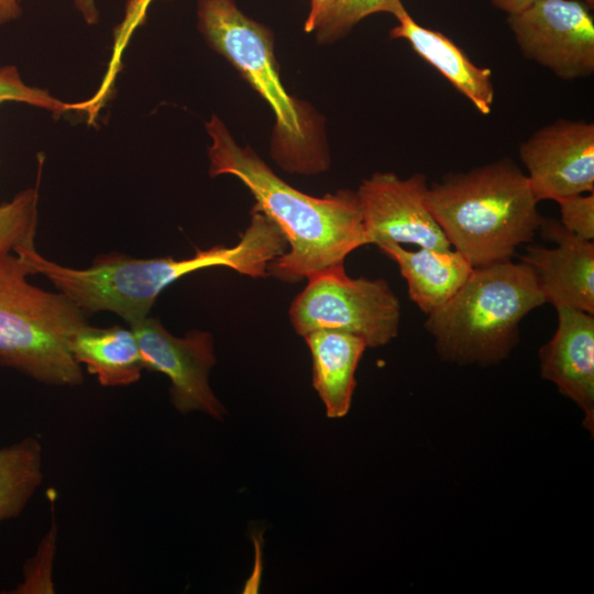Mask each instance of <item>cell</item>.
<instances>
[{"mask_svg": "<svg viewBox=\"0 0 594 594\" xmlns=\"http://www.w3.org/2000/svg\"><path fill=\"white\" fill-rule=\"evenodd\" d=\"M212 176L233 175L254 196V207L279 228L285 253L270 262L267 274L285 283L300 282L320 270L343 264L351 252L369 244L352 190L311 197L279 178L251 148L240 147L217 119L207 125Z\"/></svg>", "mask_w": 594, "mask_h": 594, "instance_id": "6da1fadb", "label": "cell"}, {"mask_svg": "<svg viewBox=\"0 0 594 594\" xmlns=\"http://www.w3.org/2000/svg\"><path fill=\"white\" fill-rule=\"evenodd\" d=\"M426 200L452 249L474 267L510 260L542 219L526 174L507 157L447 174L428 186Z\"/></svg>", "mask_w": 594, "mask_h": 594, "instance_id": "7a4b0ae2", "label": "cell"}, {"mask_svg": "<svg viewBox=\"0 0 594 594\" xmlns=\"http://www.w3.org/2000/svg\"><path fill=\"white\" fill-rule=\"evenodd\" d=\"M546 302L532 268L512 260L476 266L425 329L439 356L457 364H496L519 342L521 320Z\"/></svg>", "mask_w": 594, "mask_h": 594, "instance_id": "3957f363", "label": "cell"}, {"mask_svg": "<svg viewBox=\"0 0 594 594\" xmlns=\"http://www.w3.org/2000/svg\"><path fill=\"white\" fill-rule=\"evenodd\" d=\"M31 274L23 256L0 258V366L46 385L78 386L84 373L68 340L87 316L64 294L29 283Z\"/></svg>", "mask_w": 594, "mask_h": 594, "instance_id": "277c9868", "label": "cell"}, {"mask_svg": "<svg viewBox=\"0 0 594 594\" xmlns=\"http://www.w3.org/2000/svg\"><path fill=\"white\" fill-rule=\"evenodd\" d=\"M306 279L289 307V320L299 336L337 330L361 337L367 348L383 346L397 337L400 302L384 278H352L343 264H337Z\"/></svg>", "mask_w": 594, "mask_h": 594, "instance_id": "5b68a950", "label": "cell"}, {"mask_svg": "<svg viewBox=\"0 0 594 594\" xmlns=\"http://www.w3.org/2000/svg\"><path fill=\"white\" fill-rule=\"evenodd\" d=\"M198 25L210 45L226 56L272 107L288 141L304 139L301 118L282 86L270 33L245 16L233 0H198Z\"/></svg>", "mask_w": 594, "mask_h": 594, "instance_id": "8992f818", "label": "cell"}, {"mask_svg": "<svg viewBox=\"0 0 594 594\" xmlns=\"http://www.w3.org/2000/svg\"><path fill=\"white\" fill-rule=\"evenodd\" d=\"M507 23L522 55L561 79L593 74L594 20L584 2L540 0Z\"/></svg>", "mask_w": 594, "mask_h": 594, "instance_id": "52a82bcc", "label": "cell"}, {"mask_svg": "<svg viewBox=\"0 0 594 594\" xmlns=\"http://www.w3.org/2000/svg\"><path fill=\"white\" fill-rule=\"evenodd\" d=\"M133 331L144 370L165 374L170 381V403L182 414L201 411L222 419L226 408L209 384L216 364L210 332L191 330L179 338L169 333L158 319L146 317L130 327Z\"/></svg>", "mask_w": 594, "mask_h": 594, "instance_id": "ba28073f", "label": "cell"}, {"mask_svg": "<svg viewBox=\"0 0 594 594\" xmlns=\"http://www.w3.org/2000/svg\"><path fill=\"white\" fill-rule=\"evenodd\" d=\"M426 176L406 179L391 172L374 173L356 193L369 244L384 241L435 250L452 249L428 208Z\"/></svg>", "mask_w": 594, "mask_h": 594, "instance_id": "9c48e42d", "label": "cell"}, {"mask_svg": "<svg viewBox=\"0 0 594 594\" xmlns=\"http://www.w3.org/2000/svg\"><path fill=\"white\" fill-rule=\"evenodd\" d=\"M519 156L538 202L594 193L593 122L559 119L522 142Z\"/></svg>", "mask_w": 594, "mask_h": 594, "instance_id": "30bf717a", "label": "cell"}, {"mask_svg": "<svg viewBox=\"0 0 594 594\" xmlns=\"http://www.w3.org/2000/svg\"><path fill=\"white\" fill-rule=\"evenodd\" d=\"M541 237L554 248L527 245L520 260L534 271L546 302L594 314V243L568 231L559 220L543 218Z\"/></svg>", "mask_w": 594, "mask_h": 594, "instance_id": "8fae6325", "label": "cell"}, {"mask_svg": "<svg viewBox=\"0 0 594 594\" xmlns=\"http://www.w3.org/2000/svg\"><path fill=\"white\" fill-rule=\"evenodd\" d=\"M558 327L539 350L541 376L584 413L583 426L594 433V314L556 308Z\"/></svg>", "mask_w": 594, "mask_h": 594, "instance_id": "7c38bea8", "label": "cell"}, {"mask_svg": "<svg viewBox=\"0 0 594 594\" xmlns=\"http://www.w3.org/2000/svg\"><path fill=\"white\" fill-rule=\"evenodd\" d=\"M387 13L398 24L389 35L406 40L413 50L433 66L479 112L488 114L494 102L492 70L475 65L469 56L441 32L418 24L400 0H392Z\"/></svg>", "mask_w": 594, "mask_h": 594, "instance_id": "4fadbf2b", "label": "cell"}, {"mask_svg": "<svg viewBox=\"0 0 594 594\" xmlns=\"http://www.w3.org/2000/svg\"><path fill=\"white\" fill-rule=\"evenodd\" d=\"M376 246L397 263L407 282L409 298L426 315L449 301L474 268L454 249L419 248L411 251L391 241L380 242Z\"/></svg>", "mask_w": 594, "mask_h": 594, "instance_id": "5bb4252c", "label": "cell"}, {"mask_svg": "<svg viewBox=\"0 0 594 594\" xmlns=\"http://www.w3.org/2000/svg\"><path fill=\"white\" fill-rule=\"evenodd\" d=\"M312 358V385L329 418L344 417L356 385L355 371L367 348L359 336L329 329L304 336Z\"/></svg>", "mask_w": 594, "mask_h": 594, "instance_id": "9a60e30c", "label": "cell"}, {"mask_svg": "<svg viewBox=\"0 0 594 594\" xmlns=\"http://www.w3.org/2000/svg\"><path fill=\"white\" fill-rule=\"evenodd\" d=\"M68 345L76 362L85 365L106 387L132 385L144 370L131 328H97L86 323L69 337Z\"/></svg>", "mask_w": 594, "mask_h": 594, "instance_id": "2e32d148", "label": "cell"}, {"mask_svg": "<svg viewBox=\"0 0 594 594\" xmlns=\"http://www.w3.org/2000/svg\"><path fill=\"white\" fill-rule=\"evenodd\" d=\"M43 479V447L37 438L0 448V524L23 513Z\"/></svg>", "mask_w": 594, "mask_h": 594, "instance_id": "e0dca14e", "label": "cell"}, {"mask_svg": "<svg viewBox=\"0 0 594 594\" xmlns=\"http://www.w3.org/2000/svg\"><path fill=\"white\" fill-rule=\"evenodd\" d=\"M7 101L28 103L54 113L82 111L81 102L66 103L46 90L26 85L15 66L0 67V105ZM22 221V208L16 200L12 199L0 206V255L16 241Z\"/></svg>", "mask_w": 594, "mask_h": 594, "instance_id": "ac0fdd59", "label": "cell"}, {"mask_svg": "<svg viewBox=\"0 0 594 594\" xmlns=\"http://www.w3.org/2000/svg\"><path fill=\"white\" fill-rule=\"evenodd\" d=\"M57 549V526L52 520L46 535L40 541L33 557L22 569V581L7 593L10 594H52L55 592L53 566Z\"/></svg>", "mask_w": 594, "mask_h": 594, "instance_id": "d6986e66", "label": "cell"}, {"mask_svg": "<svg viewBox=\"0 0 594 594\" xmlns=\"http://www.w3.org/2000/svg\"><path fill=\"white\" fill-rule=\"evenodd\" d=\"M392 0H333L316 29L321 40H333L365 16L387 12Z\"/></svg>", "mask_w": 594, "mask_h": 594, "instance_id": "ffe728a7", "label": "cell"}, {"mask_svg": "<svg viewBox=\"0 0 594 594\" xmlns=\"http://www.w3.org/2000/svg\"><path fill=\"white\" fill-rule=\"evenodd\" d=\"M560 206L562 226L575 235L594 239V193L573 195L557 201Z\"/></svg>", "mask_w": 594, "mask_h": 594, "instance_id": "44dd1931", "label": "cell"}, {"mask_svg": "<svg viewBox=\"0 0 594 594\" xmlns=\"http://www.w3.org/2000/svg\"><path fill=\"white\" fill-rule=\"evenodd\" d=\"M154 0H128L125 14L116 36L114 54L112 63L118 64L121 51L127 44V40L145 20L146 11Z\"/></svg>", "mask_w": 594, "mask_h": 594, "instance_id": "7402d4cb", "label": "cell"}, {"mask_svg": "<svg viewBox=\"0 0 594 594\" xmlns=\"http://www.w3.org/2000/svg\"><path fill=\"white\" fill-rule=\"evenodd\" d=\"M333 0H310V12L305 22V30L311 32L316 30L320 19L330 7Z\"/></svg>", "mask_w": 594, "mask_h": 594, "instance_id": "603a6c76", "label": "cell"}, {"mask_svg": "<svg viewBox=\"0 0 594 594\" xmlns=\"http://www.w3.org/2000/svg\"><path fill=\"white\" fill-rule=\"evenodd\" d=\"M537 1L540 0H490L495 8L506 12L508 15L521 12Z\"/></svg>", "mask_w": 594, "mask_h": 594, "instance_id": "cb8c5ba5", "label": "cell"}, {"mask_svg": "<svg viewBox=\"0 0 594 594\" xmlns=\"http://www.w3.org/2000/svg\"><path fill=\"white\" fill-rule=\"evenodd\" d=\"M21 13V0H0V25L18 19Z\"/></svg>", "mask_w": 594, "mask_h": 594, "instance_id": "d4e9b609", "label": "cell"}, {"mask_svg": "<svg viewBox=\"0 0 594 594\" xmlns=\"http://www.w3.org/2000/svg\"><path fill=\"white\" fill-rule=\"evenodd\" d=\"M74 6L87 24H95L98 21L96 0H74Z\"/></svg>", "mask_w": 594, "mask_h": 594, "instance_id": "484cf974", "label": "cell"}]
</instances>
